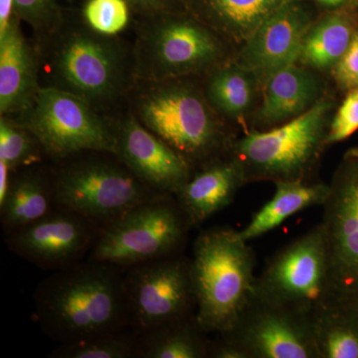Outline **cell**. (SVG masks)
I'll list each match as a JSON object with an SVG mask.
<instances>
[{"label": "cell", "mask_w": 358, "mask_h": 358, "mask_svg": "<svg viewBox=\"0 0 358 358\" xmlns=\"http://www.w3.org/2000/svg\"><path fill=\"white\" fill-rule=\"evenodd\" d=\"M245 185L241 166L227 155L193 171L174 197L195 228L229 206Z\"/></svg>", "instance_id": "19"}, {"label": "cell", "mask_w": 358, "mask_h": 358, "mask_svg": "<svg viewBox=\"0 0 358 358\" xmlns=\"http://www.w3.org/2000/svg\"><path fill=\"white\" fill-rule=\"evenodd\" d=\"M329 275L327 301L358 310V148L348 150L322 204Z\"/></svg>", "instance_id": "11"}, {"label": "cell", "mask_w": 358, "mask_h": 358, "mask_svg": "<svg viewBox=\"0 0 358 358\" xmlns=\"http://www.w3.org/2000/svg\"><path fill=\"white\" fill-rule=\"evenodd\" d=\"M310 1L315 2V4L326 10V9H333L345 6L348 0H310Z\"/></svg>", "instance_id": "36"}, {"label": "cell", "mask_w": 358, "mask_h": 358, "mask_svg": "<svg viewBox=\"0 0 358 358\" xmlns=\"http://www.w3.org/2000/svg\"><path fill=\"white\" fill-rule=\"evenodd\" d=\"M190 315L138 334L136 358H209L211 339Z\"/></svg>", "instance_id": "25"}, {"label": "cell", "mask_w": 358, "mask_h": 358, "mask_svg": "<svg viewBox=\"0 0 358 358\" xmlns=\"http://www.w3.org/2000/svg\"><path fill=\"white\" fill-rule=\"evenodd\" d=\"M358 131V87L346 93L331 119L327 136V147L348 140Z\"/></svg>", "instance_id": "31"}, {"label": "cell", "mask_w": 358, "mask_h": 358, "mask_svg": "<svg viewBox=\"0 0 358 358\" xmlns=\"http://www.w3.org/2000/svg\"><path fill=\"white\" fill-rule=\"evenodd\" d=\"M190 261L196 319L205 333L222 334L256 294L255 253L238 231L216 228L200 233Z\"/></svg>", "instance_id": "4"}, {"label": "cell", "mask_w": 358, "mask_h": 358, "mask_svg": "<svg viewBox=\"0 0 358 358\" xmlns=\"http://www.w3.org/2000/svg\"><path fill=\"white\" fill-rule=\"evenodd\" d=\"M51 162L86 150L117 155V117L68 92L40 87L31 109L20 120Z\"/></svg>", "instance_id": "10"}, {"label": "cell", "mask_w": 358, "mask_h": 358, "mask_svg": "<svg viewBox=\"0 0 358 358\" xmlns=\"http://www.w3.org/2000/svg\"><path fill=\"white\" fill-rule=\"evenodd\" d=\"M275 185L274 196L254 214L243 230L238 231L244 241L263 236L299 212L322 206L329 192V185L320 180L279 181Z\"/></svg>", "instance_id": "24"}, {"label": "cell", "mask_w": 358, "mask_h": 358, "mask_svg": "<svg viewBox=\"0 0 358 358\" xmlns=\"http://www.w3.org/2000/svg\"><path fill=\"white\" fill-rule=\"evenodd\" d=\"M129 110L188 162L192 171L229 154L239 131L205 96L201 76L136 81Z\"/></svg>", "instance_id": "3"}, {"label": "cell", "mask_w": 358, "mask_h": 358, "mask_svg": "<svg viewBox=\"0 0 358 358\" xmlns=\"http://www.w3.org/2000/svg\"><path fill=\"white\" fill-rule=\"evenodd\" d=\"M11 171L6 162L0 160V204L6 199L10 185Z\"/></svg>", "instance_id": "35"}, {"label": "cell", "mask_w": 358, "mask_h": 358, "mask_svg": "<svg viewBox=\"0 0 358 358\" xmlns=\"http://www.w3.org/2000/svg\"><path fill=\"white\" fill-rule=\"evenodd\" d=\"M186 10L238 50L289 0H182Z\"/></svg>", "instance_id": "21"}, {"label": "cell", "mask_w": 358, "mask_h": 358, "mask_svg": "<svg viewBox=\"0 0 358 358\" xmlns=\"http://www.w3.org/2000/svg\"><path fill=\"white\" fill-rule=\"evenodd\" d=\"M322 11L310 0H289L235 51L233 60L264 87L275 73L298 61L303 38Z\"/></svg>", "instance_id": "15"}, {"label": "cell", "mask_w": 358, "mask_h": 358, "mask_svg": "<svg viewBox=\"0 0 358 358\" xmlns=\"http://www.w3.org/2000/svg\"><path fill=\"white\" fill-rule=\"evenodd\" d=\"M329 275L326 231L320 222L268 261L257 277L256 294L312 313L327 300Z\"/></svg>", "instance_id": "13"}, {"label": "cell", "mask_w": 358, "mask_h": 358, "mask_svg": "<svg viewBox=\"0 0 358 358\" xmlns=\"http://www.w3.org/2000/svg\"><path fill=\"white\" fill-rule=\"evenodd\" d=\"M209 358H319L312 313L255 294L233 327L212 339Z\"/></svg>", "instance_id": "9"}, {"label": "cell", "mask_w": 358, "mask_h": 358, "mask_svg": "<svg viewBox=\"0 0 358 358\" xmlns=\"http://www.w3.org/2000/svg\"><path fill=\"white\" fill-rule=\"evenodd\" d=\"M138 18L136 81L202 76L234 56L229 44L187 10Z\"/></svg>", "instance_id": "7"}, {"label": "cell", "mask_w": 358, "mask_h": 358, "mask_svg": "<svg viewBox=\"0 0 358 358\" xmlns=\"http://www.w3.org/2000/svg\"><path fill=\"white\" fill-rule=\"evenodd\" d=\"M138 334L129 327L72 343H60L49 353L51 358H136Z\"/></svg>", "instance_id": "28"}, {"label": "cell", "mask_w": 358, "mask_h": 358, "mask_svg": "<svg viewBox=\"0 0 358 358\" xmlns=\"http://www.w3.org/2000/svg\"><path fill=\"white\" fill-rule=\"evenodd\" d=\"M329 78L341 92L348 93L358 87V30L348 50L334 66Z\"/></svg>", "instance_id": "32"}, {"label": "cell", "mask_w": 358, "mask_h": 358, "mask_svg": "<svg viewBox=\"0 0 358 358\" xmlns=\"http://www.w3.org/2000/svg\"><path fill=\"white\" fill-rule=\"evenodd\" d=\"M205 96L213 110L238 131L246 133L262 99L263 85L233 59L201 76Z\"/></svg>", "instance_id": "20"}, {"label": "cell", "mask_w": 358, "mask_h": 358, "mask_svg": "<svg viewBox=\"0 0 358 358\" xmlns=\"http://www.w3.org/2000/svg\"><path fill=\"white\" fill-rule=\"evenodd\" d=\"M189 218L173 195L143 202L101 230L88 257L92 260L128 268L182 253Z\"/></svg>", "instance_id": "8"}, {"label": "cell", "mask_w": 358, "mask_h": 358, "mask_svg": "<svg viewBox=\"0 0 358 358\" xmlns=\"http://www.w3.org/2000/svg\"><path fill=\"white\" fill-rule=\"evenodd\" d=\"M16 20L0 36V115L20 120L31 109L40 83V56Z\"/></svg>", "instance_id": "18"}, {"label": "cell", "mask_w": 358, "mask_h": 358, "mask_svg": "<svg viewBox=\"0 0 358 358\" xmlns=\"http://www.w3.org/2000/svg\"><path fill=\"white\" fill-rule=\"evenodd\" d=\"M134 15L136 14L127 0H85L79 18L98 34L119 37Z\"/></svg>", "instance_id": "29"}, {"label": "cell", "mask_w": 358, "mask_h": 358, "mask_svg": "<svg viewBox=\"0 0 358 358\" xmlns=\"http://www.w3.org/2000/svg\"><path fill=\"white\" fill-rule=\"evenodd\" d=\"M54 201L101 227L143 202L164 195L148 187L114 152L86 150L50 166Z\"/></svg>", "instance_id": "6"}, {"label": "cell", "mask_w": 358, "mask_h": 358, "mask_svg": "<svg viewBox=\"0 0 358 358\" xmlns=\"http://www.w3.org/2000/svg\"><path fill=\"white\" fill-rule=\"evenodd\" d=\"M37 49L41 86L80 96L113 117L128 103L136 83L133 44L98 34L67 14L60 29Z\"/></svg>", "instance_id": "2"}, {"label": "cell", "mask_w": 358, "mask_h": 358, "mask_svg": "<svg viewBox=\"0 0 358 358\" xmlns=\"http://www.w3.org/2000/svg\"><path fill=\"white\" fill-rule=\"evenodd\" d=\"M331 82L329 77L298 61L278 71L264 85L250 131H267L305 114L333 93Z\"/></svg>", "instance_id": "17"}, {"label": "cell", "mask_w": 358, "mask_h": 358, "mask_svg": "<svg viewBox=\"0 0 358 358\" xmlns=\"http://www.w3.org/2000/svg\"><path fill=\"white\" fill-rule=\"evenodd\" d=\"M129 327L138 334L196 315L192 261L182 253L124 270Z\"/></svg>", "instance_id": "12"}, {"label": "cell", "mask_w": 358, "mask_h": 358, "mask_svg": "<svg viewBox=\"0 0 358 358\" xmlns=\"http://www.w3.org/2000/svg\"><path fill=\"white\" fill-rule=\"evenodd\" d=\"M357 30V16L345 6L326 9L306 34L298 62L329 77Z\"/></svg>", "instance_id": "23"}, {"label": "cell", "mask_w": 358, "mask_h": 358, "mask_svg": "<svg viewBox=\"0 0 358 358\" xmlns=\"http://www.w3.org/2000/svg\"><path fill=\"white\" fill-rule=\"evenodd\" d=\"M42 164L11 171L8 192L0 204L4 234L36 222L56 208L50 167Z\"/></svg>", "instance_id": "22"}, {"label": "cell", "mask_w": 358, "mask_h": 358, "mask_svg": "<svg viewBox=\"0 0 358 358\" xmlns=\"http://www.w3.org/2000/svg\"><path fill=\"white\" fill-rule=\"evenodd\" d=\"M338 108L334 92L313 109L267 131L238 136L229 152L243 171L247 185L262 181H315L326 152L327 136Z\"/></svg>", "instance_id": "5"}, {"label": "cell", "mask_w": 358, "mask_h": 358, "mask_svg": "<svg viewBox=\"0 0 358 358\" xmlns=\"http://www.w3.org/2000/svg\"><path fill=\"white\" fill-rule=\"evenodd\" d=\"M39 141L13 117L0 115V160L11 171L43 164L46 159Z\"/></svg>", "instance_id": "27"}, {"label": "cell", "mask_w": 358, "mask_h": 358, "mask_svg": "<svg viewBox=\"0 0 358 358\" xmlns=\"http://www.w3.org/2000/svg\"><path fill=\"white\" fill-rule=\"evenodd\" d=\"M124 275V268L92 259L54 271L33 294L35 322L59 345L129 329Z\"/></svg>", "instance_id": "1"}, {"label": "cell", "mask_w": 358, "mask_h": 358, "mask_svg": "<svg viewBox=\"0 0 358 358\" xmlns=\"http://www.w3.org/2000/svg\"><path fill=\"white\" fill-rule=\"evenodd\" d=\"M18 18L15 11L14 0H0V36L9 29Z\"/></svg>", "instance_id": "34"}, {"label": "cell", "mask_w": 358, "mask_h": 358, "mask_svg": "<svg viewBox=\"0 0 358 358\" xmlns=\"http://www.w3.org/2000/svg\"><path fill=\"white\" fill-rule=\"evenodd\" d=\"M14 4L18 18L31 27L36 46L55 34L67 18L58 0H14Z\"/></svg>", "instance_id": "30"}, {"label": "cell", "mask_w": 358, "mask_h": 358, "mask_svg": "<svg viewBox=\"0 0 358 358\" xmlns=\"http://www.w3.org/2000/svg\"><path fill=\"white\" fill-rule=\"evenodd\" d=\"M117 155L129 171L155 192L174 196L192 176L188 162L129 110L117 115Z\"/></svg>", "instance_id": "16"}, {"label": "cell", "mask_w": 358, "mask_h": 358, "mask_svg": "<svg viewBox=\"0 0 358 358\" xmlns=\"http://www.w3.org/2000/svg\"><path fill=\"white\" fill-rule=\"evenodd\" d=\"M101 230L100 225L76 212L56 207L36 222L4 235L15 255L54 272L88 259Z\"/></svg>", "instance_id": "14"}, {"label": "cell", "mask_w": 358, "mask_h": 358, "mask_svg": "<svg viewBox=\"0 0 358 358\" xmlns=\"http://www.w3.org/2000/svg\"><path fill=\"white\" fill-rule=\"evenodd\" d=\"M319 358H358V310L322 301L312 313Z\"/></svg>", "instance_id": "26"}, {"label": "cell", "mask_w": 358, "mask_h": 358, "mask_svg": "<svg viewBox=\"0 0 358 358\" xmlns=\"http://www.w3.org/2000/svg\"><path fill=\"white\" fill-rule=\"evenodd\" d=\"M138 17L186 10L182 0H127Z\"/></svg>", "instance_id": "33"}]
</instances>
